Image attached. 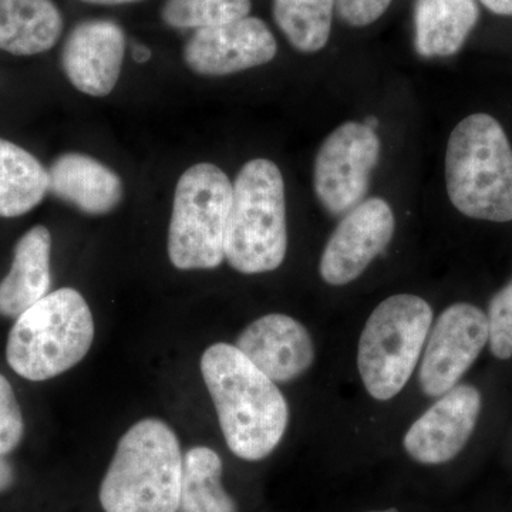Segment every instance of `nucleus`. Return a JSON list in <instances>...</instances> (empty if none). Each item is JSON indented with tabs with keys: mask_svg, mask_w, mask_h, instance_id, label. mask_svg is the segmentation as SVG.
I'll return each mask as SVG.
<instances>
[{
	"mask_svg": "<svg viewBox=\"0 0 512 512\" xmlns=\"http://www.w3.org/2000/svg\"><path fill=\"white\" fill-rule=\"evenodd\" d=\"M84 3H92V5L117 6L126 5V3L138 2V0H82Z\"/></svg>",
	"mask_w": 512,
	"mask_h": 512,
	"instance_id": "nucleus-29",
	"label": "nucleus"
},
{
	"mask_svg": "<svg viewBox=\"0 0 512 512\" xmlns=\"http://www.w3.org/2000/svg\"><path fill=\"white\" fill-rule=\"evenodd\" d=\"M488 343L487 315L471 303H454L430 329L419 372L421 390L440 397L456 387Z\"/></svg>",
	"mask_w": 512,
	"mask_h": 512,
	"instance_id": "nucleus-9",
	"label": "nucleus"
},
{
	"mask_svg": "<svg viewBox=\"0 0 512 512\" xmlns=\"http://www.w3.org/2000/svg\"><path fill=\"white\" fill-rule=\"evenodd\" d=\"M232 183L214 164L188 168L175 188L168 256L175 268L214 269L225 261Z\"/></svg>",
	"mask_w": 512,
	"mask_h": 512,
	"instance_id": "nucleus-7",
	"label": "nucleus"
},
{
	"mask_svg": "<svg viewBox=\"0 0 512 512\" xmlns=\"http://www.w3.org/2000/svg\"><path fill=\"white\" fill-rule=\"evenodd\" d=\"M451 204L474 220L512 221V148L494 117L471 114L457 124L446 151Z\"/></svg>",
	"mask_w": 512,
	"mask_h": 512,
	"instance_id": "nucleus-3",
	"label": "nucleus"
},
{
	"mask_svg": "<svg viewBox=\"0 0 512 512\" xmlns=\"http://www.w3.org/2000/svg\"><path fill=\"white\" fill-rule=\"evenodd\" d=\"M390 3L392 0H335V9L343 22L363 28L382 18Z\"/></svg>",
	"mask_w": 512,
	"mask_h": 512,
	"instance_id": "nucleus-25",
	"label": "nucleus"
},
{
	"mask_svg": "<svg viewBox=\"0 0 512 512\" xmlns=\"http://www.w3.org/2000/svg\"><path fill=\"white\" fill-rule=\"evenodd\" d=\"M13 481H15L13 468L10 466L9 461L6 460V456L0 454V494L9 490L12 487Z\"/></svg>",
	"mask_w": 512,
	"mask_h": 512,
	"instance_id": "nucleus-26",
	"label": "nucleus"
},
{
	"mask_svg": "<svg viewBox=\"0 0 512 512\" xmlns=\"http://www.w3.org/2000/svg\"><path fill=\"white\" fill-rule=\"evenodd\" d=\"M183 461L174 430L144 419L121 437L100 485L104 512H177Z\"/></svg>",
	"mask_w": 512,
	"mask_h": 512,
	"instance_id": "nucleus-2",
	"label": "nucleus"
},
{
	"mask_svg": "<svg viewBox=\"0 0 512 512\" xmlns=\"http://www.w3.org/2000/svg\"><path fill=\"white\" fill-rule=\"evenodd\" d=\"M177 512H238L222 487L221 457L211 448L194 447L185 454Z\"/></svg>",
	"mask_w": 512,
	"mask_h": 512,
	"instance_id": "nucleus-20",
	"label": "nucleus"
},
{
	"mask_svg": "<svg viewBox=\"0 0 512 512\" xmlns=\"http://www.w3.org/2000/svg\"><path fill=\"white\" fill-rule=\"evenodd\" d=\"M25 433L22 410L12 384L0 375V454L8 456L19 446Z\"/></svg>",
	"mask_w": 512,
	"mask_h": 512,
	"instance_id": "nucleus-24",
	"label": "nucleus"
},
{
	"mask_svg": "<svg viewBox=\"0 0 512 512\" xmlns=\"http://www.w3.org/2000/svg\"><path fill=\"white\" fill-rule=\"evenodd\" d=\"M380 157V140L365 123L348 121L323 141L315 160L316 197L332 215H345L363 201Z\"/></svg>",
	"mask_w": 512,
	"mask_h": 512,
	"instance_id": "nucleus-8",
	"label": "nucleus"
},
{
	"mask_svg": "<svg viewBox=\"0 0 512 512\" xmlns=\"http://www.w3.org/2000/svg\"><path fill=\"white\" fill-rule=\"evenodd\" d=\"M370 512H399V511L394 510V508H392V510H384V511H370Z\"/></svg>",
	"mask_w": 512,
	"mask_h": 512,
	"instance_id": "nucleus-31",
	"label": "nucleus"
},
{
	"mask_svg": "<svg viewBox=\"0 0 512 512\" xmlns=\"http://www.w3.org/2000/svg\"><path fill=\"white\" fill-rule=\"evenodd\" d=\"M278 45L264 20L242 18L195 30L184 47V62L201 76H228L275 59Z\"/></svg>",
	"mask_w": 512,
	"mask_h": 512,
	"instance_id": "nucleus-11",
	"label": "nucleus"
},
{
	"mask_svg": "<svg viewBox=\"0 0 512 512\" xmlns=\"http://www.w3.org/2000/svg\"><path fill=\"white\" fill-rule=\"evenodd\" d=\"M52 235L43 225L29 229L19 239L12 266L0 281V315L19 318L30 306L49 295Z\"/></svg>",
	"mask_w": 512,
	"mask_h": 512,
	"instance_id": "nucleus-16",
	"label": "nucleus"
},
{
	"mask_svg": "<svg viewBox=\"0 0 512 512\" xmlns=\"http://www.w3.org/2000/svg\"><path fill=\"white\" fill-rule=\"evenodd\" d=\"M488 343L497 359L512 357V282L495 293L488 306Z\"/></svg>",
	"mask_w": 512,
	"mask_h": 512,
	"instance_id": "nucleus-23",
	"label": "nucleus"
},
{
	"mask_svg": "<svg viewBox=\"0 0 512 512\" xmlns=\"http://www.w3.org/2000/svg\"><path fill=\"white\" fill-rule=\"evenodd\" d=\"M480 10L474 0H416V49L423 57L456 55L477 25Z\"/></svg>",
	"mask_w": 512,
	"mask_h": 512,
	"instance_id": "nucleus-18",
	"label": "nucleus"
},
{
	"mask_svg": "<svg viewBox=\"0 0 512 512\" xmlns=\"http://www.w3.org/2000/svg\"><path fill=\"white\" fill-rule=\"evenodd\" d=\"M495 15L512 16V0H480Z\"/></svg>",
	"mask_w": 512,
	"mask_h": 512,
	"instance_id": "nucleus-27",
	"label": "nucleus"
},
{
	"mask_svg": "<svg viewBox=\"0 0 512 512\" xmlns=\"http://www.w3.org/2000/svg\"><path fill=\"white\" fill-rule=\"evenodd\" d=\"M288 249L285 183L278 165L248 161L232 184L225 259L241 274H264L282 265Z\"/></svg>",
	"mask_w": 512,
	"mask_h": 512,
	"instance_id": "nucleus-4",
	"label": "nucleus"
},
{
	"mask_svg": "<svg viewBox=\"0 0 512 512\" xmlns=\"http://www.w3.org/2000/svg\"><path fill=\"white\" fill-rule=\"evenodd\" d=\"M251 0H165L161 18L173 29H204L247 18Z\"/></svg>",
	"mask_w": 512,
	"mask_h": 512,
	"instance_id": "nucleus-22",
	"label": "nucleus"
},
{
	"mask_svg": "<svg viewBox=\"0 0 512 512\" xmlns=\"http://www.w3.org/2000/svg\"><path fill=\"white\" fill-rule=\"evenodd\" d=\"M201 373L229 450L247 461L268 457L289 421L288 403L275 382L228 343L205 350Z\"/></svg>",
	"mask_w": 512,
	"mask_h": 512,
	"instance_id": "nucleus-1",
	"label": "nucleus"
},
{
	"mask_svg": "<svg viewBox=\"0 0 512 512\" xmlns=\"http://www.w3.org/2000/svg\"><path fill=\"white\" fill-rule=\"evenodd\" d=\"M433 311L416 295H393L367 319L359 340L357 367L367 393L386 402L409 382L429 338Z\"/></svg>",
	"mask_w": 512,
	"mask_h": 512,
	"instance_id": "nucleus-6",
	"label": "nucleus"
},
{
	"mask_svg": "<svg viewBox=\"0 0 512 512\" xmlns=\"http://www.w3.org/2000/svg\"><path fill=\"white\" fill-rule=\"evenodd\" d=\"M365 126L369 127L370 130L376 131L377 127H379V119H376L375 116L367 117Z\"/></svg>",
	"mask_w": 512,
	"mask_h": 512,
	"instance_id": "nucleus-30",
	"label": "nucleus"
},
{
	"mask_svg": "<svg viewBox=\"0 0 512 512\" xmlns=\"http://www.w3.org/2000/svg\"><path fill=\"white\" fill-rule=\"evenodd\" d=\"M63 18L53 0H0V50L16 56L45 53L59 42Z\"/></svg>",
	"mask_w": 512,
	"mask_h": 512,
	"instance_id": "nucleus-17",
	"label": "nucleus"
},
{
	"mask_svg": "<svg viewBox=\"0 0 512 512\" xmlns=\"http://www.w3.org/2000/svg\"><path fill=\"white\" fill-rule=\"evenodd\" d=\"M335 0H274V19L288 42L302 53L326 46L332 30Z\"/></svg>",
	"mask_w": 512,
	"mask_h": 512,
	"instance_id": "nucleus-21",
	"label": "nucleus"
},
{
	"mask_svg": "<svg viewBox=\"0 0 512 512\" xmlns=\"http://www.w3.org/2000/svg\"><path fill=\"white\" fill-rule=\"evenodd\" d=\"M394 228L396 220L389 202L377 197L360 202L330 235L320 258L323 281L333 286L355 281L389 247Z\"/></svg>",
	"mask_w": 512,
	"mask_h": 512,
	"instance_id": "nucleus-10",
	"label": "nucleus"
},
{
	"mask_svg": "<svg viewBox=\"0 0 512 512\" xmlns=\"http://www.w3.org/2000/svg\"><path fill=\"white\" fill-rule=\"evenodd\" d=\"M124 53L126 33L119 23L84 20L74 26L64 42L63 72L79 92L106 97L119 82Z\"/></svg>",
	"mask_w": 512,
	"mask_h": 512,
	"instance_id": "nucleus-13",
	"label": "nucleus"
},
{
	"mask_svg": "<svg viewBox=\"0 0 512 512\" xmlns=\"http://www.w3.org/2000/svg\"><path fill=\"white\" fill-rule=\"evenodd\" d=\"M47 177V192L84 214H109L123 200L119 175L86 154H62L47 168Z\"/></svg>",
	"mask_w": 512,
	"mask_h": 512,
	"instance_id": "nucleus-15",
	"label": "nucleus"
},
{
	"mask_svg": "<svg viewBox=\"0 0 512 512\" xmlns=\"http://www.w3.org/2000/svg\"><path fill=\"white\" fill-rule=\"evenodd\" d=\"M235 346L275 383H288L302 376L315 360L308 329L279 313L256 319L239 335Z\"/></svg>",
	"mask_w": 512,
	"mask_h": 512,
	"instance_id": "nucleus-14",
	"label": "nucleus"
},
{
	"mask_svg": "<svg viewBox=\"0 0 512 512\" xmlns=\"http://www.w3.org/2000/svg\"><path fill=\"white\" fill-rule=\"evenodd\" d=\"M131 55H133L134 62L143 64L151 59V50L144 45H134L131 49Z\"/></svg>",
	"mask_w": 512,
	"mask_h": 512,
	"instance_id": "nucleus-28",
	"label": "nucleus"
},
{
	"mask_svg": "<svg viewBox=\"0 0 512 512\" xmlns=\"http://www.w3.org/2000/svg\"><path fill=\"white\" fill-rule=\"evenodd\" d=\"M49 188L47 170L25 148L0 138V217L28 214Z\"/></svg>",
	"mask_w": 512,
	"mask_h": 512,
	"instance_id": "nucleus-19",
	"label": "nucleus"
},
{
	"mask_svg": "<svg viewBox=\"0 0 512 512\" xmlns=\"http://www.w3.org/2000/svg\"><path fill=\"white\" fill-rule=\"evenodd\" d=\"M407 431L404 448L421 464L453 460L473 436L481 412V394L470 384L448 390Z\"/></svg>",
	"mask_w": 512,
	"mask_h": 512,
	"instance_id": "nucleus-12",
	"label": "nucleus"
},
{
	"mask_svg": "<svg viewBox=\"0 0 512 512\" xmlns=\"http://www.w3.org/2000/svg\"><path fill=\"white\" fill-rule=\"evenodd\" d=\"M93 339V315L82 293L57 289L16 318L6 360L23 379L43 382L79 365Z\"/></svg>",
	"mask_w": 512,
	"mask_h": 512,
	"instance_id": "nucleus-5",
	"label": "nucleus"
}]
</instances>
